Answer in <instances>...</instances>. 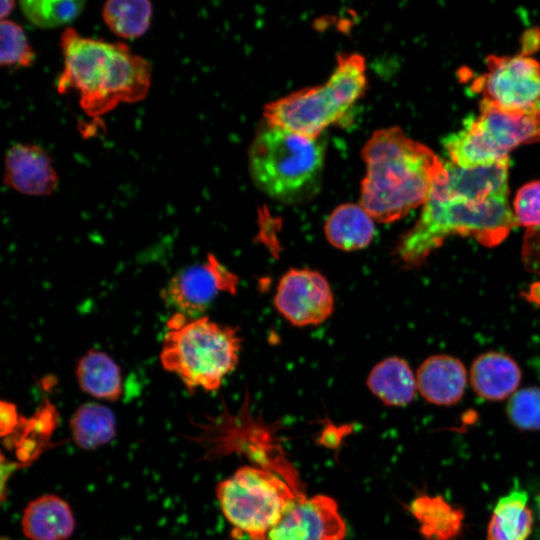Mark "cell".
<instances>
[{
	"label": "cell",
	"mask_w": 540,
	"mask_h": 540,
	"mask_svg": "<svg viewBox=\"0 0 540 540\" xmlns=\"http://www.w3.org/2000/svg\"><path fill=\"white\" fill-rule=\"evenodd\" d=\"M447 173L431 188L415 225L395 246L406 268L418 267L453 235L493 248L518 225L508 200L509 158L462 168L445 162Z\"/></svg>",
	"instance_id": "cell-1"
},
{
	"label": "cell",
	"mask_w": 540,
	"mask_h": 540,
	"mask_svg": "<svg viewBox=\"0 0 540 540\" xmlns=\"http://www.w3.org/2000/svg\"><path fill=\"white\" fill-rule=\"evenodd\" d=\"M366 174L360 205L381 223L403 218L422 206L432 186L446 173L433 150L398 127L375 131L362 149Z\"/></svg>",
	"instance_id": "cell-2"
},
{
	"label": "cell",
	"mask_w": 540,
	"mask_h": 540,
	"mask_svg": "<svg viewBox=\"0 0 540 540\" xmlns=\"http://www.w3.org/2000/svg\"><path fill=\"white\" fill-rule=\"evenodd\" d=\"M63 71L57 81L61 94L73 89L80 106L91 117H99L120 103L143 100L151 84V64L122 42L110 43L85 37L67 27L59 42Z\"/></svg>",
	"instance_id": "cell-3"
},
{
	"label": "cell",
	"mask_w": 540,
	"mask_h": 540,
	"mask_svg": "<svg viewBox=\"0 0 540 540\" xmlns=\"http://www.w3.org/2000/svg\"><path fill=\"white\" fill-rule=\"evenodd\" d=\"M325 145L266 121L258 128L248 152V169L255 186L285 204L312 199L320 190Z\"/></svg>",
	"instance_id": "cell-4"
},
{
	"label": "cell",
	"mask_w": 540,
	"mask_h": 540,
	"mask_svg": "<svg viewBox=\"0 0 540 540\" xmlns=\"http://www.w3.org/2000/svg\"><path fill=\"white\" fill-rule=\"evenodd\" d=\"M241 345L236 328L207 316L190 318L176 312L167 321L160 362L189 392H212L235 370Z\"/></svg>",
	"instance_id": "cell-5"
},
{
	"label": "cell",
	"mask_w": 540,
	"mask_h": 540,
	"mask_svg": "<svg viewBox=\"0 0 540 540\" xmlns=\"http://www.w3.org/2000/svg\"><path fill=\"white\" fill-rule=\"evenodd\" d=\"M366 82L364 57L356 53L339 55L336 68L324 84L267 104L264 121L310 138H320L362 96Z\"/></svg>",
	"instance_id": "cell-6"
},
{
	"label": "cell",
	"mask_w": 540,
	"mask_h": 540,
	"mask_svg": "<svg viewBox=\"0 0 540 540\" xmlns=\"http://www.w3.org/2000/svg\"><path fill=\"white\" fill-rule=\"evenodd\" d=\"M479 110L443 140L451 163L462 168L489 165L509 158L520 145L540 141V109L509 111L481 100Z\"/></svg>",
	"instance_id": "cell-7"
},
{
	"label": "cell",
	"mask_w": 540,
	"mask_h": 540,
	"mask_svg": "<svg viewBox=\"0 0 540 540\" xmlns=\"http://www.w3.org/2000/svg\"><path fill=\"white\" fill-rule=\"evenodd\" d=\"M298 494L274 473L251 466L239 468L216 488L225 518L249 540H267Z\"/></svg>",
	"instance_id": "cell-8"
},
{
	"label": "cell",
	"mask_w": 540,
	"mask_h": 540,
	"mask_svg": "<svg viewBox=\"0 0 540 540\" xmlns=\"http://www.w3.org/2000/svg\"><path fill=\"white\" fill-rule=\"evenodd\" d=\"M471 90L503 110L540 109V64L522 53L489 55L485 72L472 81Z\"/></svg>",
	"instance_id": "cell-9"
},
{
	"label": "cell",
	"mask_w": 540,
	"mask_h": 540,
	"mask_svg": "<svg viewBox=\"0 0 540 540\" xmlns=\"http://www.w3.org/2000/svg\"><path fill=\"white\" fill-rule=\"evenodd\" d=\"M274 305L292 325L316 326L333 313L334 295L326 277L320 272L293 268L280 278Z\"/></svg>",
	"instance_id": "cell-10"
},
{
	"label": "cell",
	"mask_w": 540,
	"mask_h": 540,
	"mask_svg": "<svg viewBox=\"0 0 540 540\" xmlns=\"http://www.w3.org/2000/svg\"><path fill=\"white\" fill-rule=\"evenodd\" d=\"M238 278L214 255L174 275L162 291L167 304L187 317H199L220 292L235 293Z\"/></svg>",
	"instance_id": "cell-11"
},
{
	"label": "cell",
	"mask_w": 540,
	"mask_h": 540,
	"mask_svg": "<svg viewBox=\"0 0 540 540\" xmlns=\"http://www.w3.org/2000/svg\"><path fill=\"white\" fill-rule=\"evenodd\" d=\"M345 532V522L333 498L299 493L267 540H343Z\"/></svg>",
	"instance_id": "cell-12"
},
{
	"label": "cell",
	"mask_w": 540,
	"mask_h": 540,
	"mask_svg": "<svg viewBox=\"0 0 540 540\" xmlns=\"http://www.w3.org/2000/svg\"><path fill=\"white\" fill-rule=\"evenodd\" d=\"M4 183L30 196H46L58 185L51 157L35 144L16 143L8 149L4 162Z\"/></svg>",
	"instance_id": "cell-13"
},
{
	"label": "cell",
	"mask_w": 540,
	"mask_h": 540,
	"mask_svg": "<svg viewBox=\"0 0 540 540\" xmlns=\"http://www.w3.org/2000/svg\"><path fill=\"white\" fill-rule=\"evenodd\" d=\"M422 397L436 405H453L461 400L467 385L463 363L450 355L438 354L425 359L416 374Z\"/></svg>",
	"instance_id": "cell-14"
},
{
	"label": "cell",
	"mask_w": 540,
	"mask_h": 540,
	"mask_svg": "<svg viewBox=\"0 0 540 540\" xmlns=\"http://www.w3.org/2000/svg\"><path fill=\"white\" fill-rule=\"evenodd\" d=\"M21 528L29 540H66L74 532L75 518L64 499L47 494L28 503Z\"/></svg>",
	"instance_id": "cell-15"
},
{
	"label": "cell",
	"mask_w": 540,
	"mask_h": 540,
	"mask_svg": "<svg viewBox=\"0 0 540 540\" xmlns=\"http://www.w3.org/2000/svg\"><path fill=\"white\" fill-rule=\"evenodd\" d=\"M470 383L485 400L501 401L511 397L521 381V370L514 359L501 352H485L471 365Z\"/></svg>",
	"instance_id": "cell-16"
},
{
	"label": "cell",
	"mask_w": 540,
	"mask_h": 540,
	"mask_svg": "<svg viewBox=\"0 0 540 540\" xmlns=\"http://www.w3.org/2000/svg\"><path fill=\"white\" fill-rule=\"evenodd\" d=\"M409 511L424 540H456L464 526V512L440 495L422 494L412 500Z\"/></svg>",
	"instance_id": "cell-17"
},
{
	"label": "cell",
	"mask_w": 540,
	"mask_h": 540,
	"mask_svg": "<svg viewBox=\"0 0 540 540\" xmlns=\"http://www.w3.org/2000/svg\"><path fill=\"white\" fill-rule=\"evenodd\" d=\"M374 219L360 205L345 203L328 216L324 233L328 242L343 251L366 248L375 235Z\"/></svg>",
	"instance_id": "cell-18"
},
{
	"label": "cell",
	"mask_w": 540,
	"mask_h": 540,
	"mask_svg": "<svg viewBox=\"0 0 540 540\" xmlns=\"http://www.w3.org/2000/svg\"><path fill=\"white\" fill-rule=\"evenodd\" d=\"M369 390L386 406H404L413 401L417 381L409 364L399 357L378 362L367 378Z\"/></svg>",
	"instance_id": "cell-19"
},
{
	"label": "cell",
	"mask_w": 540,
	"mask_h": 540,
	"mask_svg": "<svg viewBox=\"0 0 540 540\" xmlns=\"http://www.w3.org/2000/svg\"><path fill=\"white\" fill-rule=\"evenodd\" d=\"M529 496L522 489L501 497L490 517L487 540H526L533 528L534 517L528 504Z\"/></svg>",
	"instance_id": "cell-20"
},
{
	"label": "cell",
	"mask_w": 540,
	"mask_h": 540,
	"mask_svg": "<svg viewBox=\"0 0 540 540\" xmlns=\"http://www.w3.org/2000/svg\"><path fill=\"white\" fill-rule=\"evenodd\" d=\"M76 378L82 391L97 399L116 401L122 393L120 367L106 353L90 350L78 361Z\"/></svg>",
	"instance_id": "cell-21"
},
{
	"label": "cell",
	"mask_w": 540,
	"mask_h": 540,
	"mask_svg": "<svg viewBox=\"0 0 540 540\" xmlns=\"http://www.w3.org/2000/svg\"><path fill=\"white\" fill-rule=\"evenodd\" d=\"M73 442L82 449L91 450L109 443L116 434L113 412L98 403H85L78 407L69 422Z\"/></svg>",
	"instance_id": "cell-22"
},
{
	"label": "cell",
	"mask_w": 540,
	"mask_h": 540,
	"mask_svg": "<svg viewBox=\"0 0 540 540\" xmlns=\"http://www.w3.org/2000/svg\"><path fill=\"white\" fill-rule=\"evenodd\" d=\"M152 4L147 0H109L102 8L103 20L118 37L135 39L149 28Z\"/></svg>",
	"instance_id": "cell-23"
},
{
	"label": "cell",
	"mask_w": 540,
	"mask_h": 540,
	"mask_svg": "<svg viewBox=\"0 0 540 540\" xmlns=\"http://www.w3.org/2000/svg\"><path fill=\"white\" fill-rule=\"evenodd\" d=\"M84 1L24 0L19 7L24 17L34 26L48 29L68 24L83 11Z\"/></svg>",
	"instance_id": "cell-24"
},
{
	"label": "cell",
	"mask_w": 540,
	"mask_h": 540,
	"mask_svg": "<svg viewBox=\"0 0 540 540\" xmlns=\"http://www.w3.org/2000/svg\"><path fill=\"white\" fill-rule=\"evenodd\" d=\"M0 64L5 67H28L35 59L23 28L12 20L0 23Z\"/></svg>",
	"instance_id": "cell-25"
},
{
	"label": "cell",
	"mask_w": 540,
	"mask_h": 540,
	"mask_svg": "<svg viewBox=\"0 0 540 540\" xmlns=\"http://www.w3.org/2000/svg\"><path fill=\"white\" fill-rule=\"evenodd\" d=\"M508 418L522 430H540V388L527 387L516 391L507 403Z\"/></svg>",
	"instance_id": "cell-26"
},
{
	"label": "cell",
	"mask_w": 540,
	"mask_h": 540,
	"mask_svg": "<svg viewBox=\"0 0 540 540\" xmlns=\"http://www.w3.org/2000/svg\"><path fill=\"white\" fill-rule=\"evenodd\" d=\"M513 213L518 225L540 229V181L529 182L517 191Z\"/></svg>",
	"instance_id": "cell-27"
},
{
	"label": "cell",
	"mask_w": 540,
	"mask_h": 540,
	"mask_svg": "<svg viewBox=\"0 0 540 540\" xmlns=\"http://www.w3.org/2000/svg\"><path fill=\"white\" fill-rule=\"evenodd\" d=\"M527 237L525 239V258L527 259V264L534 267L535 273L540 277V229H530L528 230ZM536 294L533 297H530L540 304V281L535 284Z\"/></svg>",
	"instance_id": "cell-28"
},
{
	"label": "cell",
	"mask_w": 540,
	"mask_h": 540,
	"mask_svg": "<svg viewBox=\"0 0 540 540\" xmlns=\"http://www.w3.org/2000/svg\"><path fill=\"white\" fill-rule=\"evenodd\" d=\"M0 413L1 436L8 437L18 428L21 417L18 415L16 406L4 400L1 401Z\"/></svg>",
	"instance_id": "cell-29"
},
{
	"label": "cell",
	"mask_w": 540,
	"mask_h": 540,
	"mask_svg": "<svg viewBox=\"0 0 540 540\" xmlns=\"http://www.w3.org/2000/svg\"><path fill=\"white\" fill-rule=\"evenodd\" d=\"M15 4L16 3L13 0H8V1L3 0L0 2V5H1L0 15H1L2 20H5V18L9 16V14L12 12V10L15 7Z\"/></svg>",
	"instance_id": "cell-30"
},
{
	"label": "cell",
	"mask_w": 540,
	"mask_h": 540,
	"mask_svg": "<svg viewBox=\"0 0 540 540\" xmlns=\"http://www.w3.org/2000/svg\"><path fill=\"white\" fill-rule=\"evenodd\" d=\"M538 509H539V516H540V494H539V497H538Z\"/></svg>",
	"instance_id": "cell-31"
}]
</instances>
